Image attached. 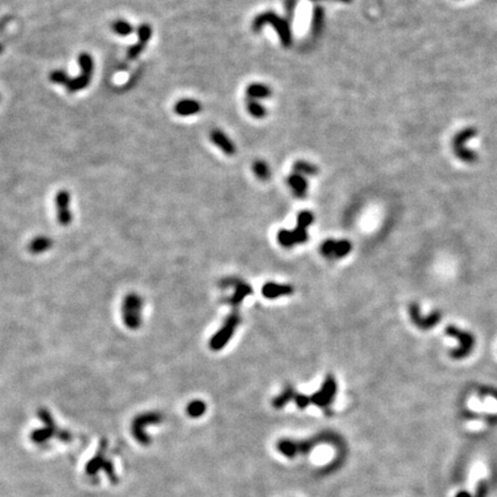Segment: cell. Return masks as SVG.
<instances>
[{
    "instance_id": "obj_12",
    "label": "cell",
    "mask_w": 497,
    "mask_h": 497,
    "mask_svg": "<svg viewBox=\"0 0 497 497\" xmlns=\"http://www.w3.org/2000/svg\"><path fill=\"white\" fill-rule=\"evenodd\" d=\"M55 206H56V217H58L59 225L67 227L73 221V215L69 210L70 195L67 190H60L55 196Z\"/></svg>"
},
{
    "instance_id": "obj_21",
    "label": "cell",
    "mask_w": 497,
    "mask_h": 497,
    "mask_svg": "<svg viewBox=\"0 0 497 497\" xmlns=\"http://www.w3.org/2000/svg\"><path fill=\"white\" fill-rule=\"evenodd\" d=\"M297 394L296 390L293 389L292 386H287L285 389L282 390V392L279 396H276L275 399L273 400V406L277 410L282 409L283 406H286V404L289 403L290 401L295 399V395Z\"/></svg>"
},
{
    "instance_id": "obj_3",
    "label": "cell",
    "mask_w": 497,
    "mask_h": 497,
    "mask_svg": "<svg viewBox=\"0 0 497 497\" xmlns=\"http://www.w3.org/2000/svg\"><path fill=\"white\" fill-rule=\"evenodd\" d=\"M38 416L41 420L44 423V427L34 429L30 434V440L36 444H42L45 443L46 441H49L50 439L53 436H58L61 441L68 442L72 440V435L69 432H64V430H58V427L54 423V419L52 414L50 413L49 410L46 409H39L38 411Z\"/></svg>"
},
{
    "instance_id": "obj_6",
    "label": "cell",
    "mask_w": 497,
    "mask_h": 497,
    "mask_svg": "<svg viewBox=\"0 0 497 497\" xmlns=\"http://www.w3.org/2000/svg\"><path fill=\"white\" fill-rule=\"evenodd\" d=\"M163 419V414L159 412H146L137 415L131 424V433L137 440V442L142 444V446L150 444L151 439L145 433V427L151 425H158L162 423Z\"/></svg>"
},
{
    "instance_id": "obj_18",
    "label": "cell",
    "mask_w": 497,
    "mask_h": 497,
    "mask_svg": "<svg viewBox=\"0 0 497 497\" xmlns=\"http://www.w3.org/2000/svg\"><path fill=\"white\" fill-rule=\"evenodd\" d=\"M248 99H253V101H259V99L269 98L272 96V89L268 85H265L262 83H252L245 90Z\"/></svg>"
},
{
    "instance_id": "obj_28",
    "label": "cell",
    "mask_w": 497,
    "mask_h": 497,
    "mask_svg": "<svg viewBox=\"0 0 497 497\" xmlns=\"http://www.w3.org/2000/svg\"><path fill=\"white\" fill-rule=\"evenodd\" d=\"M137 36H138V42L146 45L152 37V28L148 23H143L137 29Z\"/></svg>"
},
{
    "instance_id": "obj_27",
    "label": "cell",
    "mask_w": 497,
    "mask_h": 497,
    "mask_svg": "<svg viewBox=\"0 0 497 497\" xmlns=\"http://www.w3.org/2000/svg\"><path fill=\"white\" fill-rule=\"evenodd\" d=\"M112 29L120 36H128L132 34V31H134V28H132L130 23H128L127 21H124V20H117L115 22H113Z\"/></svg>"
},
{
    "instance_id": "obj_32",
    "label": "cell",
    "mask_w": 497,
    "mask_h": 497,
    "mask_svg": "<svg viewBox=\"0 0 497 497\" xmlns=\"http://www.w3.org/2000/svg\"><path fill=\"white\" fill-rule=\"evenodd\" d=\"M296 4H297V0H286L285 7H286V13L288 15V21L291 20L293 14H295Z\"/></svg>"
},
{
    "instance_id": "obj_26",
    "label": "cell",
    "mask_w": 497,
    "mask_h": 497,
    "mask_svg": "<svg viewBox=\"0 0 497 497\" xmlns=\"http://www.w3.org/2000/svg\"><path fill=\"white\" fill-rule=\"evenodd\" d=\"M105 462H106V459L104 458L103 453H98L96 457L92 458L91 461H90L87 464V466H85V472H87L89 475L97 474V472L101 471L102 468L104 467V464H105Z\"/></svg>"
},
{
    "instance_id": "obj_8",
    "label": "cell",
    "mask_w": 497,
    "mask_h": 497,
    "mask_svg": "<svg viewBox=\"0 0 497 497\" xmlns=\"http://www.w3.org/2000/svg\"><path fill=\"white\" fill-rule=\"evenodd\" d=\"M78 63H79V66H81L82 74H81V76H78V77L74 78V79L68 78V81H67V83H66L65 87L68 89L69 92H76V91H78V90H82L84 88H87L89 83H90V79H91V76H92L93 60H92L91 56H90V54H88V53L79 54Z\"/></svg>"
},
{
    "instance_id": "obj_7",
    "label": "cell",
    "mask_w": 497,
    "mask_h": 497,
    "mask_svg": "<svg viewBox=\"0 0 497 497\" xmlns=\"http://www.w3.org/2000/svg\"><path fill=\"white\" fill-rule=\"evenodd\" d=\"M221 287L234 288V293L230 297L227 298L226 303L236 310H238L241 304H242V302L249 295L252 293V288H251L250 285H248V283L244 282L243 280H241V279H236V277H227L225 280H222Z\"/></svg>"
},
{
    "instance_id": "obj_4",
    "label": "cell",
    "mask_w": 497,
    "mask_h": 497,
    "mask_svg": "<svg viewBox=\"0 0 497 497\" xmlns=\"http://www.w3.org/2000/svg\"><path fill=\"white\" fill-rule=\"evenodd\" d=\"M143 300L140 295L130 292L122 302L121 313L122 320L128 329L136 330L142 326V311H143Z\"/></svg>"
},
{
    "instance_id": "obj_14",
    "label": "cell",
    "mask_w": 497,
    "mask_h": 497,
    "mask_svg": "<svg viewBox=\"0 0 497 497\" xmlns=\"http://www.w3.org/2000/svg\"><path fill=\"white\" fill-rule=\"evenodd\" d=\"M202 111L201 103L196 99H181L174 106V112L180 116H190L198 114Z\"/></svg>"
},
{
    "instance_id": "obj_11",
    "label": "cell",
    "mask_w": 497,
    "mask_h": 497,
    "mask_svg": "<svg viewBox=\"0 0 497 497\" xmlns=\"http://www.w3.org/2000/svg\"><path fill=\"white\" fill-rule=\"evenodd\" d=\"M447 334L453 336V337H456L458 340L459 348L452 353L453 357L463 358L471 352L473 345H474V339H473V336L470 333H466V331L464 330H459L458 328L453 327V326H449L447 328Z\"/></svg>"
},
{
    "instance_id": "obj_29",
    "label": "cell",
    "mask_w": 497,
    "mask_h": 497,
    "mask_svg": "<svg viewBox=\"0 0 497 497\" xmlns=\"http://www.w3.org/2000/svg\"><path fill=\"white\" fill-rule=\"evenodd\" d=\"M145 49V44H142V43H136V44H134L132 46H130L129 49H128V52H127V56H128V59H130V60H134L136 59L137 56H138L142 52L144 51Z\"/></svg>"
},
{
    "instance_id": "obj_31",
    "label": "cell",
    "mask_w": 497,
    "mask_h": 497,
    "mask_svg": "<svg viewBox=\"0 0 497 497\" xmlns=\"http://www.w3.org/2000/svg\"><path fill=\"white\" fill-rule=\"evenodd\" d=\"M293 401H295V403L297 404V406L300 409H305L307 408V405H309L311 403V399L310 397H307L306 395H302V394H297L295 395V399H293Z\"/></svg>"
},
{
    "instance_id": "obj_23",
    "label": "cell",
    "mask_w": 497,
    "mask_h": 497,
    "mask_svg": "<svg viewBox=\"0 0 497 497\" xmlns=\"http://www.w3.org/2000/svg\"><path fill=\"white\" fill-rule=\"evenodd\" d=\"M252 169L255 176L262 180V181H267V180L271 178V168L264 160H255L252 165Z\"/></svg>"
},
{
    "instance_id": "obj_19",
    "label": "cell",
    "mask_w": 497,
    "mask_h": 497,
    "mask_svg": "<svg viewBox=\"0 0 497 497\" xmlns=\"http://www.w3.org/2000/svg\"><path fill=\"white\" fill-rule=\"evenodd\" d=\"M410 313H411V316H412L414 324L418 325L419 327H421V328L432 327V326H435L438 324V321L440 319V314H433V315L428 316V318H426V316H421L418 306H415V305L411 307Z\"/></svg>"
},
{
    "instance_id": "obj_9",
    "label": "cell",
    "mask_w": 497,
    "mask_h": 497,
    "mask_svg": "<svg viewBox=\"0 0 497 497\" xmlns=\"http://www.w3.org/2000/svg\"><path fill=\"white\" fill-rule=\"evenodd\" d=\"M336 391H337V383L333 375H328L321 386L320 390L312 395L311 402L319 408H327L334 401Z\"/></svg>"
},
{
    "instance_id": "obj_15",
    "label": "cell",
    "mask_w": 497,
    "mask_h": 497,
    "mask_svg": "<svg viewBox=\"0 0 497 497\" xmlns=\"http://www.w3.org/2000/svg\"><path fill=\"white\" fill-rule=\"evenodd\" d=\"M262 291L263 295L268 300H274V298L291 295L293 288L290 285H279L275 282H268L265 283Z\"/></svg>"
},
{
    "instance_id": "obj_5",
    "label": "cell",
    "mask_w": 497,
    "mask_h": 497,
    "mask_svg": "<svg viewBox=\"0 0 497 497\" xmlns=\"http://www.w3.org/2000/svg\"><path fill=\"white\" fill-rule=\"evenodd\" d=\"M241 325V314L238 310L233 309L230 314L227 316L224 325L210 340V348L213 351H219L228 344L229 340L233 337L236 329Z\"/></svg>"
},
{
    "instance_id": "obj_2",
    "label": "cell",
    "mask_w": 497,
    "mask_h": 497,
    "mask_svg": "<svg viewBox=\"0 0 497 497\" xmlns=\"http://www.w3.org/2000/svg\"><path fill=\"white\" fill-rule=\"evenodd\" d=\"M266 25H271L273 29L277 32L282 45L285 47H290L292 44V34L290 29V23L288 18L279 16L276 13L267 11L255 16L252 22L253 31L258 32L263 29Z\"/></svg>"
},
{
    "instance_id": "obj_20",
    "label": "cell",
    "mask_w": 497,
    "mask_h": 497,
    "mask_svg": "<svg viewBox=\"0 0 497 497\" xmlns=\"http://www.w3.org/2000/svg\"><path fill=\"white\" fill-rule=\"evenodd\" d=\"M325 23V9L321 6H315L312 13V25L311 30L314 36L321 34Z\"/></svg>"
},
{
    "instance_id": "obj_16",
    "label": "cell",
    "mask_w": 497,
    "mask_h": 497,
    "mask_svg": "<svg viewBox=\"0 0 497 497\" xmlns=\"http://www.w3.org/2000/svg\"><path fill=\"white\" fill-rule=\"evenodd\" d=\"M287 182H288V186L291 188L293 195L296 197L304 198L306 196L309 184H307V180L305 178V176H303V175H300L297 173H292L289 175Z\"/></svg>"
},
{
    "instance_id": "obj_10",
    "label": "cell",
    "mask_w": 497,
    "mask_h": 497,
    "mask_svg": "<svg viewBox=\"0 0 497 497\" xmlns=\"http://www.w3.org/2000/svg\"><path fill=\"white\" fill-rule=\"evenodd\" d=\"M352 244L348 240H326L320 245V253L327 259H341L351 252Z\"/></svg>"
},
{
    "instance_id": "obj_22",
    "label": "cell",
    "mask_w": 497,
    "mask_h": 497,
    "mask_svg": "<svg viewBox=\"0 0 497 497\" xmlns=\"http://www.w3.org/2000/svg\"><path fill=\"white\" fill-rule=\"evenodd\" d=\"M293 170L295 173L300 175H309V176H315L316 174L319 173V168L316 167L315 165L304 162V160H298L295 164H293Z\"/></svg>"
},
{
    "instance_id": "obj_17",
    "label": "cell",
    "mask_w": 497,
    "mask_h": 497,
    "mask_svg": "<svg viewBox=\"0 0 497 497\" xmlns=\"http://www.w3.org/2000/svg\"><path fill=\"white\" fill-rule=\"evenodd\" d=\"M53 247V241L47 236H36L28 244V251L31 254H41Z\"/></svg>"
},
{
    "instance_id": "obj_30",
    "label": "cell",
    "mask_w": 497,
    "mask_h": 497,
    "mask_svg": "<svg viewBox=\"0 0 497 497\" xmlns=\"http://www.w3.org/2000/svg\"><path fill=\"white\" fill-rule=\"evenodd\" d=\"M68 78L69 77L67 75H66L64 72H61V70H54V72H52L50 74V79L53 83L66 85V82L68 81Z\"/></svg>"
},
{
    "instance_id": "obj_33",
    "label": "cell",
    "mask_w": 497,
    "mask_h": 497,
    "mask_svg": "<svg viewBox=\"0 0 497 497\" xmlns=\"http://www.w3.org/2000/svg\"><path fill=\"white\" fill-rule=\"evenodd\" d=\"M312 2H318V0H312Z\"/></svg>"
},
{
    "instance_id": "obj_13",
    "label": "cell",
    "mask_w": 497,
    "mask_h": 497,
    "mask_svg": "<svg viewBox=\"0 0 497 497\" xmlns=\"http://www.w3.org/2000/svg\"><path fill=\"white\" fill-rule=\"evenodd\" d=\"M210 138L222 152L227 155H234L236 153V146L234 142L220 129H213L210 132Z\"/></svg>"
},
{
    "instance_id": "obj_24",
    "label": "cell",
    "mask_w": 497,
    "mask_h": 497,
    "mask_svg": "<svg viewBox=\"0 0 497 497\" xmlns=\"http://www.w3.org/2000/svg\"><path fill=\"white\" fill-rule=\"evenodd\" d=\"M247 110L249 114L255 117V119H263V117L267 115V111L263 104L258 101H253V99H248L247 101Z\"/></svg>"
},
{
    "instance_id": "obj_25",
    "label": "cell",
    "mask_w": 497,
    "mask_h": 497,
    "mask_svg": "<svg viewBox=\"0 0 497 497\" xmlns=\"http://www.w3.org/2000/svg\"><path fill=\"white\" fill-rule=\"evenodd\" d=\"M205 411H206L205 402H203L201 400L192 401L187 406V412L189 416H191V418H200V416H202L205 413Z\"/></svg>"
},
{
    "instance_id": "obj_1",
    "label": "cell",
    "mask_w": 497,
    "mask_h": 497,
    "mask_svg": "<svg viewBox=\"0 0 497 497\" xmlns=\"http://www.w3.org/2000/svg\"><path fill=\"white\" fill-rule=\"evenodd\" d=\"M314 215L311 211H302L297 216V227L292 230L281 229L277 233V242L283 248H292L306 243L309 240L307 228L313 224Z\"/></svg>"
}]
</instances>
